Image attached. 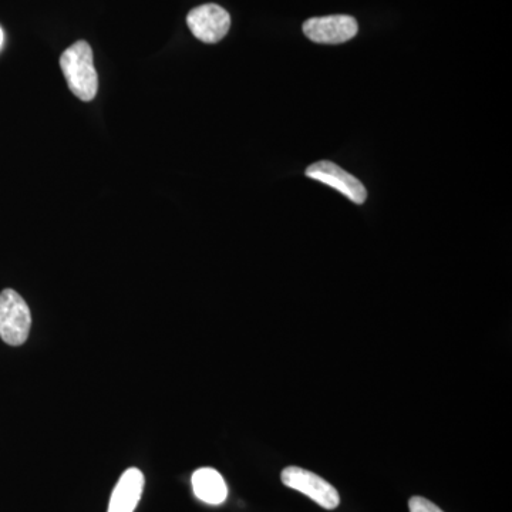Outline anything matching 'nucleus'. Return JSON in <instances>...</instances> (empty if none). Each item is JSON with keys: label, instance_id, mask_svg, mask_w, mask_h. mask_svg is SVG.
<instances>
[{"label": "nucleus", "instance_id": "4", "mask_svg": "<svg viewBox=\"0 0 512 512\" xmlns=\"http://www.w3.org/2000/svg\"><path fill=\"white\" fill-rule=\"evenodd\" d=\"M187 25L198 40L212 45L227 36L231 28V16L221 6L208 3L188 13Z\"/></svg>", "mask_w": 512, "mask_h": 512}, {"label": "nucleus", "instance_id": "3", "mask_svg": "<svg viewBox=\"0 0 512 512\" xmlns=\"http://www.w3.org/2000/svg\"><path fill=\"white\" fill-rule=\"evenodd\" d=\"M282 483L292 490L308 495L312 501L326 510H335L340 503L338 490L325 478L301 467H286L282 471Z\"/></svg>", "mask_w": 512, "mask_h": 512}, {"label": "nucleus", "instance_id": "1", "mask_svg": "<svg viewBox=\"0 0 512 512\" xmlns=\"http://www.w3.org/2000/svg\"><path fill=\"white\" fill-rule=\"evenodd\" d=\"M60 69L74 96L92 101L99 90V76L93 63V50L86 40L67 47L60 56Z\"/></svg>", "mask_w": 512, "mask_h": 512}, {"label": "nucleus", "instance_id": "5", "mask_svg": "<svg viewBox=\"0 0 512 512\" xmlns=\"http://www.w3.org/2000/svg\"><path fill=\"white\" fill-rule=\"evenodd\" d=\"M359 32L355 18L346 15L312 18L303 25V33L320 45H340L353 39Z\"/></svg>", "mask_w": 512, "mask_h": 512}, {"label": "nucleus", "instance_id": "2", "mask_svg": "<svg viewBox=\"0 0 512 512\" xmlns=\"http://www.w3.org/2000/svg\"><path fill=\"white\" fill-rule=\"evenodd\" d=\"M32 315L25 299L13 289L0 292V338L10 346H20L29 338Z\"/></svg>", "mask_w": 512, "mask_h": 512}, {"label": "nucleus", "instance_id": "8", "mask_svg": "<svg viewBox=\"0 0 512 512\" xmlns=\"http://www.w3.org/2000/svg\"><path fill=\"white\" fill-rule=\"evenodd\" d=\"M192 488L195 497L202 503L220 505L227 500L228 488L224 478L210 467L200 468L192 474Z\"/></svg>", "mask_w": 512, "mask_h": 512}, {"label": "nucleus", "instance_id": "6", "mask_svg": "<svg viewBox=\"0 0 512 512\" xmlns=\"http://www.w3.org/2000/svg\"><path fill=\"white\" fill-rule=\"evenodd\" d=\"M306 177L335 188L336 191L348 197L355 204L360 205L366 201L367 191L365 185L360 183L352 174H349L348 171L342 170L339 165L332 163V161H319V163L312 164L306 170Z\"/></svg>", "mask_w": 512, "mask_h": 512}, {"label": "nucleus", "instance_id": "9", "mask_svg": "<svg viewBox=\"0 0 512 512\" xmlns=\"http://www.w3.org/2000/svg\"><path fill=\"white\" fill-rule=\"evenodd\" d=\"M410 512H444L427 498L413 497L409 503Z\"/></svg>", "mask_w": 512, "mask_h": 512}, {"label": "nucleus", "instance_id": "7", "mask_svg": "<svg viewBox=\"0 0 512 512\" xmlns=\"http://www.w3.org/2000/svg\"><path fill=\"white\" fill-rule=\"evenodd\" d=\"M144 490V474L138 468H128L111 494L107 512H134Z\"/></svg>", "mask_w": 512, "mask_h": 512}, {"label": "nucleus", "instance_id": "10", "mask_svg": "<svg viewBox=\"0 0 512 512\" xmlns=\"http://www.w3.org/2000/svg\"><path fill=\"white\" fill-rule=\"evenodd\" d=\"M2 45H3V30H2V28H0V49H2Z\"/></svg>", "mask_w": 512, "mask_h": 512}]
</instances>
